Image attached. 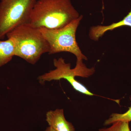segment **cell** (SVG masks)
<instances>
[{
  "label": "cell",
  "instance_id": "30bf717a",
  "mask_svg": "<svg viewBox=\"0 0 131 131\" xmlns=\"http://www.w3.org/2000/svg\"><path fill=\"white\" fill-rule=\"evenodd\" d=\"M129 122L119 121L115 122L107 128H101L99 131H131Z\"/></svg>",
  "mask_w": 131,
  "mask_h": 131
},
{
  "label": "cell",
  "instance_id": "52a82bcc",
  "mask_svg": "<svg viewBox=\"0 0 131 131\" xmlns=\"http://www.w3.org/2000/svg\"><path fill=\"white\" fill-rule=\"evenodd\" d=\"M122 26L131 27V9L128 14L121 21L108 26L99 25L91 27L89 31L90 38L94 41H98L108 31L113 30Z\"/></svg>",
  "mask_w": 131,
  "mask_h": 131
},
{
  "label": "cell",
  "instance_id": "6da1fadb",
  "mask_svg": "<svg viewBox=\"0 0 131 131\" xmlns=\"http://www.w3.org/2000/svg\"><path fill=\"white\" fill-rule=\"evenodd\" d=\"M80 16L71 0H37L27 23L37 28L59 29Z\"/></svg>",
  "mask_w": 131,
  "mask_h": 131
},
{
  "label": "cell",
  "instance_id": "8992f818",
  "mask_svg": "<svg viewBox=\"0 0 131 131\" xmlns=\"http://www.w3.org/2000/svg\"><path fill=\"white\" fill-rule=\"evenodd\" d=\"M46 121L56 131H75L72 124L66 120L62 109L50 110L46 113Z\"/></svg>",
  "mask_w": 131,
  "mask_h": 131
},
{
  "label": "cell",
  "instance_id": "277c9868",
  "mask_svg": "<svg viewBox=\"0 0 131 131\" xmlns=\"http://www.w3.org/2000/svg\"><path fill=\"white\" fill-rule=\"evenodd\" d=\"M37 0H0V40L22 24L28 23Z\"/></svg>",
  "mask_w": 131,
  "mask_h": 131
},
{
  "label": "cell",
  "instance_id": "7a4b0ae2",
  "mask_svg": "<svg viewBox=\"0 0 131 131\" xmlns=\"http://www.w3.org/2000/svg\"><path fill=\"white\" fill-rule=\"evenodd\" d=\"M6 36L14 42L15 56L31 64H35L43 54L49 52V44L42 33L28 23L18 26Z\"/></svg>",
  "mask_w": 131,
  "mask_h": 131
},
{
  "label": "cell",
  "instance_id": "5b68a950",
  "mask_svg": "<svg viewBox=\"0 0 131 131\" xmlns=\"http://www.w3.org/2000/svg\"><path fill=\"white\" fill-rule=\"evenodd\" d=\"M53 63L56 69L45 73L38 77L40 83L43 84L46 81L65 79L77 91L89 96L95 95L75 79L76 77L88 78L91 76L95 71L94 68H87L82 62H76L75 67L72 69L70 63H66L64 59L62 57L58 59H54Z\"/></svg>",
  "mask_w": 131,
  "mask_h": 131
},
{
  "label": "cell",
  "instance_id": "8fae6325",
  "mask_svg": "<svg viewBox=\"0 0 131 131\" xmlns=\"http://www.w3.org/2000/svg\"><path fill=\"white\" fill-rule=\"evenodd\" d=\"M45 131H56L55 130H54L52 127H51L49 126V127H47V129H46L45 130Z\"/></svg>",
  "mask_w": 131,
  "mask_h": 131
},
{
  "label": "cell",
  "instance_id": "9c48e42d",
  "mask_svg": "<svg viewBox=\"0 0 131 131\" xmlns=\"http://www.w3.org/2000/svg\"><path fill=\"white\" fill-rule=\"evenodd\" d=\"M130 100L131 101V98ZM119 121L129 123L131 121V105L130 107H129V110L124 113H113L108 119L106 120L104 125L105 126L108 125Z\"/></svg>",
  "mask_w": 131,
  "mask_h": 131
},
{
  "label": "cell",
  "instance_id": "ba28073f",
  "mask_svg": "<svg viewBox=\"0 0 131 131\" xmlns=\"http://www.w3.org/2000/svg\"><path fill=\"white\" fill-rule=\"evenodd\" d=\"M15 46L12 39L0 40V67L12 60L15 56Z\"/></svg>",
  "mask_w": 131,
  "mask_h": 131
},
{
  "label": "cell",
  "instance_id": "3957f363",
  "mask_svg": "<svg viewBox=\"0 0 131 131\" xmlns=\"http://www.w3.org/2000/svg\"><path fill=\"white\" fill-rule=\"evenodd\" d=\"M82 18V15H80L79 18L59 29L38 28L49 44V55L65 52L75 55L77 63L88 60L81 51L76 38L77 30Z\"/></svg>",
  "mask_w": 131,
  "mask_h": 131
}]
</instances>
